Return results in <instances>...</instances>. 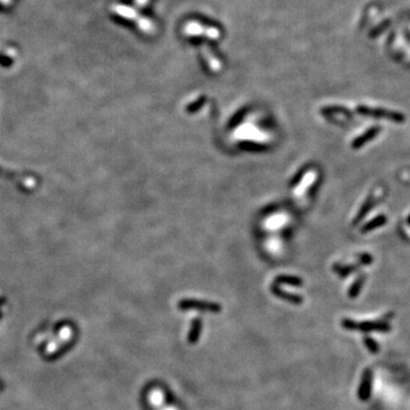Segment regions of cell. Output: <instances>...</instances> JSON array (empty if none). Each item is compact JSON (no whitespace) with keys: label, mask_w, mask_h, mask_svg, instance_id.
<instances>
[{"label":"cell","mask_w":410,"mask_h":410,"mask_svg":"<svg viewBox=\"0 0 410 410\" xmlns=\"http://www.w3.org/2000/svg\"><path fill=\"white\" fill-rule=\"evenodd\" d=\"M342 326L349 331L359 332H390L391 327L385 321H353L350 319H343Z\"/></svg>","instance_id":"cell-1"},{"label":"cell","mask_w":410,"mask_h":410,"mask_svg":"<svg viewBox=\"0 0 410 410\" xmlns=\"http://www.w3.org/2000/svg\"><path fill=\"white\" fill-rule=\"evenodd\" d=\"M202 332V321L198 319V318H195V319L191 321L190 331L188 333V342L189 343H196L198 339H200Z\"/></svg>","instance_id":"cell-6"},{"label":"cell","mask_w":410,"mask_h":410,"mask_svg":"<svg viewBox=\"0 0 410 410\" xmlns=\"http://www.w3.org/2000/svg\"><path fill=\"white\" fill-rule=\"evenodd\" d=\"M273 291H274V293H275L276 295H277L278 297L285 298V300H287L289 302H292V303H295V304H300L301 302H302V297L297 296V295L287 294V293H285V291H282L281 289H278L277 286H275L274 289H273Z\"/></svg>","instance_id":"cell-7"},{"label":"cell","mask_w":410,"mask_h":410,"mask_svg":"<svg viewBox=\"0 0 410 410\" xmlns=\"http://www.w3.org/2000/svg\"><path fill=\"white\" fill-rule=\"evenodd\" d=\"M277 283H285V284L296 285V286H300L302 284L300 279H297L295 277H279L277 279Z\"/></svg>","instance_id":"cell-9"},{"label":"cell","mask_w":410,"mask_h":410,"mask_svg":"<svg viewBox=\"0 0 410 410\" xmlns=\"http://www.w3.org/2000/svg\"><path fill=\"white\" fill-rule=\"evenodd\" d=\"M160 410H177V409H176L175 407H172V406H167L166 405L163 408H161Z\"/></svg>","instance_id":"cell-10"},{"label":"cell","mask_w":410,"mask_h":410,"mask_svg":"<svg viewBox=\"0 0 410 410\" xmlns=\"http://www.w3.org/2000/svg\"><path fill=\"white\" fill-rule=\"evenodd\" d=\"M363 343L366 344V347L368 350L371 352V353H377L379 351V346L376 341L371 339L370 336H365L363 337Z\"/></svg>","instance_id":"cell-8"},{"label":"cell","mask_w":410,"mask_h":410,"mask_svg":"<svg viewBox=\"0 0 410 410\" xmlns=\"http://www.w3.org/2000/svg\"><path fill=\"white\" fill-rule=\"evenodd\" d=\"M179 308L181 310H200V311L206 312H213L218 313L220 312L221 306L213 302H206V301H198V300H182L179 302Z\"/></svg>","instance_id":"cell-3"},{"label":"cell","mask_w":410,"mask_h":410,"mask_svg":"<svg viewBox=\"0 0 410 410\" xmlns=\"http://www.w3.org/2000/svg\"><path fill=\"white\" fill-rule=\"evenodd\" d=\"M72 336H73V331L70 326H63L59 332V335H57L56 339H53L51 342L47 344V347L45 349V353L47 355H52L56 352H59L60 349L64 346L70 342L72 340Z\"/></svg>","instance_id":"cell-2"},{"label":"cell","mask_w":410,"mask_h":410,"mask_svg":"<svg viewBox=\"0 0 410 410\" xmlns=\"http://www.w3.org/2000/svg\"><path fill=\"white\" fill-rule=\"evenodd\" d=\"M371 379H373V373H371V370L369 368L366 369L363 371L361 384H360L358 392V397L360 400L366 401L369 399L371 393Z\"/></svg>","instance_id":"cell-4"},{"label":"cell","mask_w":410,"mask_h":410,"mask_svg":"<svg viewBox=\"0 0 410 410\" xmlns=\"http://www.w3.org/2000/svg\"><path fill=\"white\" fill-rule=\"evenodd\" d=\"M148 400L153 407L158 408L159 410L166 406V398L161 389H152L148 394Z\"/></svg>","instance_id":"cell-5"}]
</instances>
